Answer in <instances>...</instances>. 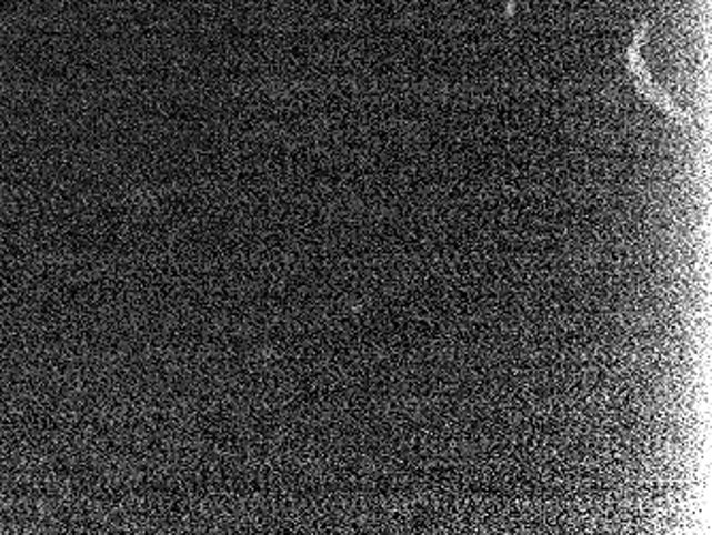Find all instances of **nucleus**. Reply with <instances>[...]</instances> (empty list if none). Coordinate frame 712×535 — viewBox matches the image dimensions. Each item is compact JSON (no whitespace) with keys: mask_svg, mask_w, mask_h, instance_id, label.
Here are the masks:
<instances>
[{"mask_svg":"<svg viewBox=\"0 0 712 535\" xmlns=\"http://www.w3.org/2000/svg\"><path fill=\"white\" fill-rule=\"evenodd\" d=\"M646 30H649V24H642V27L638 28L632 48H630V54H628V67H630V73H632L633 80H635V88H638L649 101H653L658 108L663 109L668 115H672L674 120L689 122V115H686L685 111L674 105V101L668 97V92H663L660 85L651 78V73L644 69V62H642L638 50H640V43H642Z\"/></svg>","mask_w":712,"mask_h":535,"instance_id":"nucleus-1","label":"nucleus"}]
</instances>
